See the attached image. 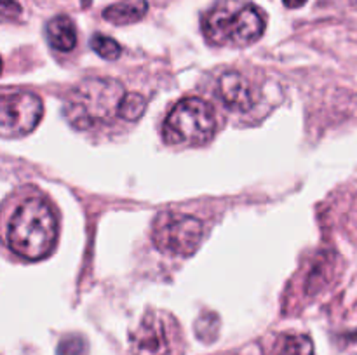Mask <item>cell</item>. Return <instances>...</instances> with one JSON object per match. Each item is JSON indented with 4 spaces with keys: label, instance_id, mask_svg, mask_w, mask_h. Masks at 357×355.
Segmentation results:
<instances>
[{
    "label": "cell",
    "instance_id": "obj_7",
    "mask_svg": "<svg viewBox=\"0 0 357 355\" xmlns=\"http://www.w3.org/2000/svg\"><path fill=\"white\" fill-rule=\"evenodd\" d=\"M173 327L169 317L159 312L146 313L131 334V355H174Z\"/></svg>",
    "mask_w": 357,
    "mask_h": 355
},
{
    "label": "cell",
    "instance_id": "obj_9",
    "mask_svg": "<svg viewBox=\"0 0 357 355\" xmlns=\"http://www.w3.org/2000/svg\"><path fill=\"white\" fill-rule=\"evenodd\" d=\"M45 35L47 40L56 51L70 52L77 45V28L70 17L56 16L45 26Z\"/></svg>",
    "mask_w": 357,
    "mask_h": 355
},
{
    "label": "cell",
    "instance_id": "obj_8",
    "mask_svg": "<svg viewBox=\"0 0 357 355\" xmlns=\"http://www.w3.org/2000/svg\"><path fill=\"white\" fill-rule=\"evenodd\" d=\"M218 93L230 110L248 111L257 103L250 80L237 72H225L218 80Z\"/></svg>",
    "mask_w": 357,
    "mask_h": 355
},
{
    "label": "cell",
    "instance_id": "obj_3",
    "mask_svg": "<svg viewBox=\"0 0 357 355\" xmlns=\"http://www.w3.org/2000/svg\"><path fill=\"white\" fill-rule=\"evenodd\" d=\"M265 19L253 3L220 0L202 17L204 37L215 45L244 47L264 35Z\"/></svg>",
    "mask_w": 357,
    "mask_h": 355
},
{
    "label": "cell",
    "instance_id": "obj_2",
    "mask_svg": "<svg viewBox=\"0 0 357 355\" xmlns=\"http://www.w3.org/2000/svg\"><path fill=\"white\" fill-rule=\"evenodd\" d=\"M126 89L114 79H86L77 84L63 103V115L79 131L119 117Z\"/></svg>",
    "mask_w": 357,
    "mask_h": 355
},
{
    "label": "cell",
    "instance_id": "obj_5",
    "mask_svg": "<svg viewBox=\"0 0 357 355\" xmlns=\"http://www.w3.org/2000/svg\"><path fill=\"white\" fill-rule=\"evenodd\" d=\"M204 225L183 212H160L153 219L152 240L157 249L171 256H190L201 246Z\"/></svg>",
    "mask_w": 357,
    "mask_h": 355
},
{
    "label": "cell",
    "instance_id": "obj_12",
    "mask_svg": "<svg viewBox=\"0 0 357 355\" xmlns=\"http://www.w3.org/2000/svg\"><path fill=\"white\" fill-rule=\"evenodd\" d=\"M146 110V97L139 93L126 94L119 108V117L128 122H136Z\"/></svg>",
    "mask_w": 357,
    "mask_h": 355
},
{
    "label": "cell",
    "instance_id": "obj_4",
    "mask_svg": "<svg viewBox=\"0 0 357 355\" xmlns=\"http://www.w3.org/2000/svg\"><path fill=\"white\" fill-rule=\"evenodd\" d=\"M215 131V111L201 97H185L174 104L162 125V136L167 145H204Z\"/></svg>",
    "mask_w": 357,
    "mask_h": 355
},
{
    "label": "cell",
    "instance_id": "obj_1",
    "mask_svg": "<svg viewBox=\"0 0 357 355\" xmlns=\"http://www.w3.org/2000/svg\"><path fill=\"white\" fill-rule=\"evenodd\" d=\"M58 237L52 209L42 198H28L14 211L7 226V244L24 260H42L52 251Z\"/></svg>",
    "mask_w": 357,
    "mask_h": 355
},
{
    "label": "cell",
    "instance_id": "obj_16",
    "mask_svg": "<svg viewBox=\"0 0 357 355\" xmlns=\"http://www.w3.org/2000/svg\"><path fill=\"white\" fill-rule=\"evenodd\" d=\"M282 2H284V6L289 7V9H298L303 3H307V0H282Z\"/></svg>",
    "mask_w": 357,
    "mask_h": 355
},
{
    "label": "cell",
    "instance_id": "obj_11",
    "mask_svg": "<svg viewBox=\"0 0 357 355\" xmlns=\"http://www.w3.org/2000/svg\"><path fill=\"white\" fill-rule=\"evenodd\" d=\"M275 355H314V343L305 334H286L279 341Z\"/></svg>",
    "mask_w": 357,
    "mask_h": 355
},
{
    "label": "cell",
    "instance_id": "obj_17",
    "mask_svg": "<svg viewBox=\"0 0 357 355\" xmlns=\"http://www.w3.org/2000/svg\"><path fill=\"white\" fill-rule=\"evenodd\" d=\"M351 2H352V3H354V6H357V0H351Z\"/></svg>",
    "mask_w": 357,
    "mask_h": 355
},
{
    "label": "cell",
    "instance_id": "obj_6",
    "mask_svg": "<svg viewBox=\"0 0 357 355\" xmlns=\"http://www.w3.org/2000/svg\"><path fill=\"white\" fill-rule=\"evenodd\" d=\"M44 108L37 94H3L0 101V132L6 138H17L33 131L40 122Z\"/></svg>",
    "mask_w": 357,
    "mask_h": 355
},
{
    "label": "cell",
    "instance_id": "obj_15",
    "mask_svg": "<svg viewBox=\"0 0 357 355\" xmlns=\"http://www.w3.org/2000/svg\"><path fill=\"white\" fill-rule=\"evenodd\" d=\"M21 13V7L20 3L14 2V0H2V14L3 17H16L20 16Z\"/></svg>",
    "mask_w": 357,
    "mask_h": 355
},
{
    "label": "cell",
    "instance_id": "obj_10",
    "mask_svg": "<svg viewBox=\"0 0 357 355\" xmlns=\"http://www.w3.org/2000/svg\"><path fill=\"white\" fill-rule=\"evenodd\" d=\"M146 10H149L146 0H126V2L107 7L103 10V17L110 23L122 26V24L138 23L142 17H145Z\"/></svg>",
    "mask_w": 357,
    "mask_h": 355
},
{
    "label": "cell",
    "instance_id": "obj_14",
    "mask_svg": "<svg viewBox=\"0 0 357 355\" xmlns=\"http://www.w3.org/2000/svg\"><path fill=\"white\" fill-rule=\"evenodd\" d=\"M84 340L80 336H68L61 340L58 347V355H82Z\"/></svg>",
    "mask_w": 357,
    "mask_h": 355
},
{
    "label": "cell",
    "instance_id": "obj_13",
    "mask_svg": "<svg viewBox=\"0 0 357 355\" xmlns=\"http://www.w3.org/2000/svg\"><path fill=\"white\" fill-rule=\"evenodd\" d=\"M91 49L103 59H108V61L117 59L122 52L119 42L107 37V35H94V37L91 38Z\"/></svg>",
    "mask_w": 357,
    "mask_h": 355
}]
</instances>
